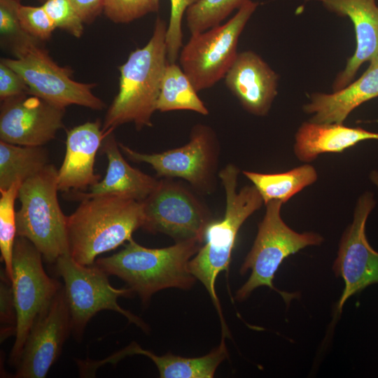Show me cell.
<instances>
[{
    "label": "cell",
    "mask_w": 378,
    "mask_h": 378,
    "mask_svg": "<svg viewBox=\"0 0 378 378\" xmlns=\"http://www.w3.org/2000/svg\"><path fill=\"white\" fill-rule=\"evenodd\" d=\"M167 25L158 18L151 38L146 45L132 51L119 66V90L104 120L106 135L117 127L133 122L139 130L151 127V117L157 110L167 59Z\"/></svg>",
    "instance_id": "cell-1"
},
{
    "label": "cell",
    "mask_w": 378,
    "mask_h": 378,
    "mask_svg": "<svg viewBox=\"0 0 378 378\" xmlns=\"http://www.w3.org/2000/svg\"><path fill=\"white\" fill-rule=\"evenodd\" d=\"M239 172V169L232 164L219 172L218 176L225 192L224 217L219 221L211 222L208 226L204 245L189 262L190 272L204 285L218 312L222 335L227 337L230 332L216 291V279L221 272H228L232 252L241 226L264 204L253 185L244 186L237 191Z\"/></svg>",
    "instance_id": "cell-2"
},
{
    "label": "cell",
    "mask_w": 378,
    "mask_h": 378,
    "mask_svg": "<svg viewBox=\"0 0 378 378\" xmlns=\"http://www.w3.org/2000/svg\"><path fill=\"white\" fill-rule=\"evenodd\" d=\"M143 221L142 204L136 200L114 195L83 200L67 216L69 253L78 263L92 265L99 255L132 239Z\"/></svg>",
    "instance_id": "cell-3"
},
{
    "label": "cell",
    "mask_w": 378,
    "mask_h": 378,
    "mask_svg": "<svg viewBox=\"0 0 378 378\" xmlns=\"http://www.w3.org/2000/svg\"><path fill=\"white\" fill-rule=\"evenodd\" d=\"M201 244L188 240L168 247L150 248L131 239L120 251L97 259L95 265L108 274L122 279L144 303H147L161 290H188L193 286L196 278L190 271L189 262Z\"/></svg>",
    "instance_id": "cell-4"
},
{
    "label": "cell",
    "mask_w": 378,
    "mask_h": 378,
    "mask_svg": "<svg viewBox=\"0 0 378 378\" xmlns=\"http://www.w3.org/2000/svg\"><path fill=\"white\" fill-rule=\"evenodd\" d=\"M57 169L51 164L22 183L17 236L30 241L48 263L69 253L66 216L57 199Z\"/></svg>",
    "instance_id": "cell-5"
},
{
    "label": "cell",
    "mask_w": 378,
    "mask_h": 378,
    "mask_svg": "<svg viewBox=\"0 0 378 378\" xmlns=\"http://www.w3.org/2000/svg\"><path fill=\"white\" fill-rule=\"evenodd\" d=\"M282 204L278 200L265 204V214L258 225L254 243L240 268L241 274L249 270L251 273L236 293L235 298L238 300H245L260 286H267L279 293L288 304L297 294L283 292L274 286L276 272L290 255L307 246L320 245L323 241V237L318 233H298L289 227L281 216Z\"/></svg>",
    "instance_id": "cell-6"
},
{
    "label": "cell",
    "mask_w": 378,
    "mask_h": 378,
    "mask_svg": "<svg viewBox=\"0 0 378 378\" xmlns=\"http://www.w3.org/2000/svg\"><path fill=\"white\" fill-rule=\"evenodd\" d=\"M37 41L27 34L23 35L12 41L15 58L1 59L22 78L29 93L61 108L78 105L103 109L105 104L92 91L95 85L72 79L71 70L55 62Z\"/></svg>",
    "instance_id": "cell-7"
},
{
    "label": "cell",
    "mask_w": 378,
    "mask_h": 378,
    "mask_svg": "<svg viewBox=\"0 0 378 378\" xmlns=\"http://www.w3.org/2000/svg\"><path fill=\"white\" fill-rule=\"evenodd\" d=\"M55 270L64 282L71 329L77 340H81L88 321L102 310L116 312L143 330H148V325L141 318L118 303L120 297H130L134 292L129 287H113L108 274L97 265H83L66 253L56 260Z\"/></svg>",
    "instance_id": "cell-8"
},
{
    "label": "cell",
    "mask_w": 378,
    "mask_h": 378,
    "mask_svg": "<svg viewBox=\"0 0 378 378\" xmlns=\"http://www.w3.org/2000/svg\"><path fill=\"white\" fill-rule=\"evenodd\" d=\"M258 6V2L250 0L224 24L191 34L179 62L197 92L212 87L225 77L238 54L239 36Z\"/></svg>",
    "instance_id": "cell-9"
},
{
    "label": "cell",
    "mask_w": 378,
    "mask_h": 378,
    "mask_svg": "<svg viewBox=\"0 0 378 378\" xmlns=\"http://www.w3.org/2000/svg\"><path fill=\"white\" fill-rule=\"evenodd\" d=\"M11 282L17 329L10 363L16 366L34 321L62 286L46 273L42 255L34 245L26 238L18 236L13 248Z\"/></svg>",
    "instance_id": "cell-10"
},
{
    "label": "cell",
    "mask_w": 378,
    "mask_h": 378,
    "mask_svg": "<svg viewBox=\"0 0 378 378\" xmlns=\"http://www.w3.org/2000/svg\"><path fill=\"white\" fill-rule=\"evenodd\" d=\"M141 202V228L167 234L176 242L197 240L202 243L212 222L205 206L182 184L164 178Z\"/></svg>",
    "instance_id": "cell-11"
},
{
    "label": "cell",
    "mask_w": 378,
    "mask_h": 378,
    "mask_svg": "<svg viewBox=\"0 0 378 378\" xmlns=\"http://www.w3.org/2000/svg\"><path fill=\"white\" fill-rule=\"evenodd\" d=\"M119 146L133 162L151 165L158 176L185 179L203 192L209 193L214 188L218 149L209 127L195 126L188 144L160 153H141L120 143Z\"/></svg>",
    "instance_id": "cell-12"
},
{
    "label": "cell",
    "mask_w": 378,
    "mask_h": 378,
    "mask_svg": "<svg viewBox=\"0 0 378 378\" xmlns=\"http://www.w3.org/2000/svg\"><path fill=\"white\" fill-rule=\"evenodd\" d=\"M371 192L358 197L352 222L342 234L332 269L344 281V288L335 312L333 321L342 313L346 301L366 287L378 284V252L372 248L365 234L368 218L375 207Z\"/></svg>",
    "instance_id": "cell-13"
},
{
    "label": "cell",
    "mask_w": 378,
    "mask_h": 378,
    "mask_svg": "<svg viewBox=\"0 0 378 378\" xmlns=\"http://www.w3.org/2000/svg\"><path fill=\"white\" fill-rule=\"evenodd\" d=\"M71 331L70 312L62 286L34 321L14 377H45L59 358Z\"/></svg>",
    "instance_id": "cell-14"
},
{
    "label": "cell",
    "mask_w": 378,
    "mask_h": 378,
    "mask_svg": "<svg viewBox=\"0 0 378 378\" xmlns=\"http://www.w3.org/2000/svg\"><path fill=\"white\" fill-rule=\"evenodd\" d=\"M64 108L24 93L2 101L0 140L19 146H42L63 127Z\"/></svg>",
    "instance_id": "cell-15"
},
{
    "label": "cell",
    "mask_w": 378,
    "mask_h": 378,
    "mask_svg": "<svg viewBox=\"0 0 378 378\" xmlns=\"http://www.w3.org/2000/svg\"><path fill=\"white\" fill-rule=\"evenodd\" d=\"M225 83L248 113L266 115L277 94L278 75L256 53H238L226 73Z\"/></svg>",
    "instance_id": "cell-16"
},
{
    "label": "cell",
    "mask_w": 378,
    "mask_h": 378,
    "mask_svg": "<svg viewBox=\"0 0 378 378\" xmlns=\"http://www.w3.org/2000/svg\"><path fill=\"white\" fill-rule=\"evenodd\" d=\"M106 136L99 120L68 131L64 158L57 171L59 190L83 191L100 181L94 165L97 152Z\"/></svg>",
    "instance_id": "cell-17"
},
{
    "label": "cell",
    "mask_w": 378,
    "mask_h": 378,
    "mask_svg": "<svg viewBox=\"0 0 378 378\" xmlns=\"http://www.w3.org/2000/svg\"><path fill=\"white\" fill-rule=\"evenodd\" d=\"M225 338V337L222 336L218 346L210 353L196 358L181 357L170 353L158 356L132 342L123 349L104 359L82 360L80 367L86 376L93 377L102 365L115 364L128 356L143 355L154 363L161 378H212L218 365L229 356Z\"/></svg>",
    "instance_id": "cell-18"
},
{
    "label": "cell",
    "mask_w": 378,
    "mask_h": 378,
    "mask_svg": "<svg viewBox=\"0 0 378 378\" xmlns=\"http://www.w3.org/2000/svg\"><path fill=\"white\" fill-rule=\"evenodd\" d=\"M101 150L108 160L104 178L90 186L87 192H67L69 200L81 201L96 196L114 195L142 202L158 185L159 180L132 167L125 160L113 132L104 138Z\"/></svg>",
    "instance_id": "cell-19"
},
{
    "label": "cell",
    "mask_w": 378,
    "mask_h": 378,
    "mask_svg": "<svg viewBox=\"0 0 378 378\" xmlns=\"http://www.w3.org/2000/svg\"><path fill=\"white\" fill-rule=\"evenodd\" d=\"M319 1L329 10L348 17L356 33V50L335 80L333 90L337 91L351 83L364 62L378 56V6L376 0Z\"/></svg>",
    "instance_id": "cell-20"
},
{
    "label": "cell",
    "mask_w": 378,
    "mask_h": 378,
    "mask_svg": "<svg viewBox=\"0 0 378 378\" xmlns=\"http://www.w3.org/2000/svg\"><path fill=\"white\" fill-rule=\"evenodd\" d=\"M377 97L378 56L357 80L333 93H314L303 110L311 115V122L343 123L356 107Z\"/></svg>",
    "instance_id": "cell-21"
},
{
    "label": "cell",
    "mask_w": 378,
    "mask_h": 378,
    "mask_svg": "<svg viewBox=\"0 0 378 378\" xmlns=\"http://www.w3.org/2000/svg\"><path fill=\"white\" fill-rule=\"evenodd\" d=\"M365 140H378V133L343 123L309 121L303 122L296 132L293 151L299 160L309 162L321 154L342 153Z\"/></svg>",
    "instance_id": "cell-22"
},
{
    "label": "cell",
    "mask_w": 378,
    "mask_h": 378,
    "mask_svg": "<svg viewBox=\"0 0 378 378\" xmlns=\"http://www.w3.org/2000/svg\"><path fill=\"white\" fill-rule=\"evenodd\" d=\"M243 174L258 190L264 204L272 200L286 203L318 178L316 169L309 164L281 173L263 174L244 171Z\"/></svg>",
    "instance_id": "cell-23"
},
{
    "label": "cell",
    "mask_w": 378,
    "mask_h": 378,
    "mask_svg": "<svg viewBox=\"0 0 378 378\" xmlns=\"http://www.w3.org/2000/svg\"><path fill=\"white\" fill-rule=\"evenodd\" d=\"M42 146H24L0 141V190L16 182H24L40 172L49 163Z\"/></svg>",
    "instance_id": "cell-24"
},
{
    "label": "cell",
    "mask_w": 378,
    "mask_h": 378,
    "mask_svg": "<svg viewBox=\"0 0 378 378\" xmlns=\"http://www.w3.org/2000/svg\"><path fill=\"white\" fill-rule=\"evenodd\" d=\"M157 110L167 112L189 110L200 114H209L208 108L197 94V91L182 69L168 62L162 78Z\"/></svg>",
    "instance_id": "cell-25"
},
{
    "label": "cell",
    "mask_w": 378,
    "mask_h": 378,
    "mask_svg": "<svg viewBox=\"0 0 378 378\" xmlns=\"http://www.w3.org/2000/svg\"><path fill=\"white\" fill-rule=\"evenodd\" d=\"M21 184V182H16L6 190H0L1 257L10 281L13 278V253L17 236L15 201Z\"/></svg>",
    "instance_id": "cell-26"
},
{
    "label": "cell",
    "mask_w": 378,
    "mask_h": 378,
    "mask_svg": "<svg viewBox=\"0 0 378 378\" xmlns=\"http://www.w3.org/2000/svg\"><path fill=\"white\" fill-rule=\"evenodd\" d=\"M250 0H200L186 13V24L191 34L219 25L234 10Z\"/></svg>",
    "instance_id": "cell-27"
},
{
    "label": "cell",
    "mask_w": 378,
    "mask_h": 378,
    "mask_svg": "<svg viewBox=\"0 0 378 378\" xmlns=\"http://www.w3.org/2000/svg\"><path fill=\"white\" fill-rule=\"evenodd\" d=\"M160 0H105L103 11L115 23H129L156 13Z\"/></svg>",
    "instance_id": "cell-28"
},
{
    "label": "cell",
    "mask_w": 378,
    "mask_h": 378,
    "mask_svg": "<svg viewBox=\"0 0 378 378\" xmlns=\"http://www.w3.org/2000/svg\"><path fill=\"white\" fill-rule=\"evenodd\" d=\"M18 15L22 30L36 40L48 39L56 26L43 6L20 4Z\"/></svg>",
    "instance_id": "cell-29"
},
{
    "label": "cell",
    "mask_w": 378,
    "mask_h": 378,
    "mask_svg": "<svg viewBox=\"0 0 378 378\" xmlns=\"http://www.w3.org/2000/svg\"><path fill=\"white\" fill-rule=\"evenodd\" d=\"M56 27L76 38L82 36L83 22L71 0H46L42 5Z\"/></svg>",
    "instance_id": "cell-30"
},
{
    "label": "cell",
    "mask_w": 378,
    "mask_h": 378,
    "mask_svg": "<svg viewBox=\"0 0 378 378\" xmlns=\"http://www.w3.org/2000/svg\"><path fill=\"white\" fill-rule=\"evenodd\" d=\"M200 0H170L171 12L166 34L167 59L176 62L182 46V19L184 13Z\"/></svg>",
    "instance_id": "cell-31"
},
{
    "label": "cell",
    "mask_w": 378,
    "mask_h": 378,
    "mask_svg": "<svg viewBox=\"0 0 378 378\" xmlns=\"http://www.w3.org/2000/svg\"><path fill=\"white\" fill-rule=\"evenodd\" d=\"M0 281V321L1 342L8 337L15 335L17 315L12 288V282L5 269L1 270Z\"/></svg>",
    "instance_id": "cell-32"
},
{
    "label": "cell",
    "mask_w": 378,
    "mask_h": 378,
    "mask_svg": "<svg viewBox=\"0 0 378 378\" xmlns=\"http://www.w3.org/2000/svg\"><path fill=\"white\" fill-rule=\"evenodd\" d=\"M20 1L0 0V32L2 36L12 41L26 34L22 30L18 15Z\"/></svg>",
    "instance_id": "cell-33"
},
{
    "label": "cell",
    "mask_w": 378,
    "mask_h": 378,
    "mask_svg": "<svg viewBox=\"0 0 378 378\" xmlns=\"http://www.w3.org/2000/svg\"><path fill=\"white\" fill-rule=\"evenodd\" d=\"M29 93V88L22 78L1 59L0 62V99L4 101Z\"/></svg>",
    "instance_id": "cell-34"
},
{
    "label": "cell",
    "mask_w": 378,
    "mask_h": 378,
    "mask_svg": "<svg viewBox=\"0 0 378 378\" xmlns=\"http://www.w3.org/2000/svg\"><path fill=\"white\" fill-rule=\"evenodd\" d=\"M105 0H71L84 23L90 24L103 11Z\"/></svg>",
    "instance_id": "cell-35"
},
{
    "label": "cell",
    "mask_w": 378,
    "mask_h": 378,
    "mask_svg": "<svg viewBox=\"0 0 378 378\" xmlns=\"http://www.w3.org/2000/svg\"><path fill=\"white\" fill-rule=\"evenodd\" d=\"M376 186H377V187L378 188V175H377V178H376Z\"/></svg>",
    "instance_id": "cell-36"
},
{
    "label": "cell",
    "mask_w": 378,
    "mask_h": 378,
    "mask_svg": "<svg viewBox=\"0 0 378 378\" xmlns=\"http://www.w3.org/2000/svg\"><path fill=\"white\" fill-rule=\"evenodd\" d=\"M40 1H45L46 0H40Z\"/></svg>",
    "instance_id": "cell-37"
},
{
    "label": "cell",
    "mask_w": 378,
    "mask_h": 378,
    "mask_svg": "<svg viewBox=\"0 0 378 378\" xmlns=\"http://www.w3.org/2000/svg\"><path fill=\"white\" fill-rule=\"evenodd\" d=\"M17 1H20V0H17Z\"/></svg>",
    "instance_id": "cell-38"
}]
</instances>
